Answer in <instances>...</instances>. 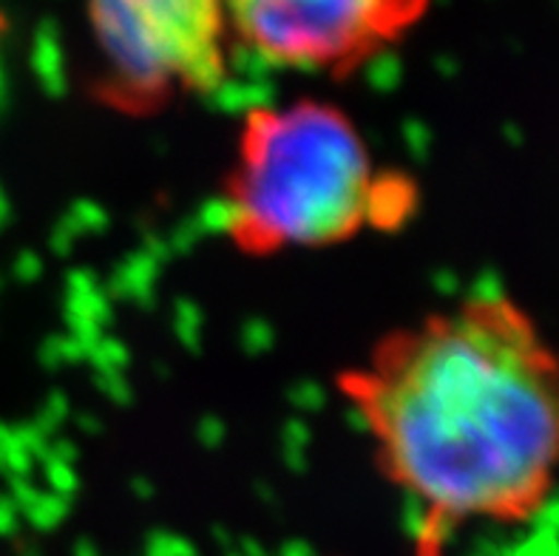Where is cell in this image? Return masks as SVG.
<instances>
[{"instance_id": "3", "label": "cell", "mask_w": 559, "mask_h": 556, "mask_svg": "<svg viewBox=\"0 0 559 556\" xmlns=\"http://www.w3.org/2000/svg\"><path fill=\"white\" fill-rule=\"evenodd\" d=\"M94 43V97L151 114L216 92L230 66L225 0H85Z\"/></svg>"}, {"instance_id": "2", "label": "cell", "mask_w": 559, "mask_h": 556, "mask_svg": "<svg viewBox=\"0 0 559 556\" xmlns=\"http://www.w3.org/2000/svg\"><path fill=\"white\" fill-rule=\"evenodd\" d=\"M415 208V179L378 168L349 114L310 97L250 108L222 182L227 239L253 259L395 230Z\"/></svg>"}, {"instance_id": "4", "label": "cell", "mask_w": 559, "mask_h": 556, "mask_svg": "<svg viewBox=\"0 0 559 556\" xmlns=\"http://www.w3.org/2000/svg\"><path fill=\"white\" fill-rule=\"evenodd\" d=\"M230 37L278 69L349 78L404 43L432 0H225Z\"/></svg>"}, {"instance_id": "5", "label": "cell", "mask_w": 559, "mask_h": 556, "mask_svg": "<svg viewBox=\"0 0 559 556\" xmlns=\"http://www.w3.org/2000/svg\"><path fill=\"white\" fill-rule=\"evenodd\" d=\"M7 26H9V21H7V14L0 12V40H3V35H7Z\"/></svg>"}, {"instance_id": "1", "label": "cell", "mask_w": 559, "mask_h": 556, "mask_svg": "<svg viewBox=\"0 0 559 556\" xmlns=\"http://www.w3.org/2000/svg\"><path fill=\"white\" fill-rule=\"evenodd\" d=\"M335 387L418 508V556L475 522H528L557 488L559 346L514 298L472 296L395 327Z\"/></svg>"}]
</instances>
